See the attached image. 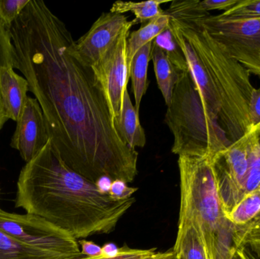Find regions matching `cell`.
I'll return each instance as SVG.
<instances>
[{
    "label": "cell",
    "mask_w": 260,
    "mask_h": 259,
    "mask_svg": "<svg viewBox=\"0 0 260 259\" xmlns=\"http://www.w3.org/2000/svg\"><path fill=\"white\" fill-rule=\"evenodd\" d=\"M165 123L174 135L171 151L178 156L206 153L214 160L232 144L205 108L189 69L176 85Z\"/></svg>",
    "instance_id": "5b68a950"
},
{
    "label": "cell",
    "mask_w": 260,
    "mask_h": 259,
    "mask_svg": "<svg viewBox=\"0 0 260 259\" xmlns=\"http://www.w3.org/2000/svg\"><path fill=\"white\" fill-rule=\"evenodd\" d=\"M219 15L235 21L260 18V0H241L235 7Z\"/></svg>",
    "instance_id": "4316f807"
},
{
    "label": "cell",
    "mask_w": 260,
    "mask_h": 259,
    "mask_svg": "<svg viewBox=\"0 0 260 259\" xmlns=\"http://www.w3.org/2000/svg\"><path fill=\"white\" fill-rule=\"evenodd\" d=\"M153 43L163 49L168 53L170 59L182 71H186L189 69L184 56L177 44L175 38L173 36L169 27H168L166 30H164L160 34H159L153 41Z\"/></svg>",
    "instance_id": "d4e9b609"
},
{
    "label": "cell",
    "mask_w": 260,
    "mask_h": 259,
    "mask_svg": "<svg viewBox=\"0 0 260 259\" xmlns=\"http://www.w3.org/2000/svg\"><path fill=\"white\" fill-rule=\"evenodd\" d=\"M29 90L27 81L14 71L12 67H6L0 71V95L5 115L8 120H19L27 100Z\"/></svg>",
    "instance_id": "4fadbf2b"
},
{
    "label": "cell",
    "mask_w": 260,
    "mask_h": 259,
    "mask_svg": "<svg viewBox=\"0 0 260 259\" xmlns=\"http://www.w3.org/2000/svg\"><path fill=\"white\" fill-rule=\"evenodd\" d=\"M102 256L105 258H113L120 252V248L114 243H108L102 247Z\"/></svg>",
    "instance_id": "d6a6232c"
},
{
    "label": "cell",
    "mask_w": 260,
    "mask_h": 259,
    "mask_svg": "<svg viewBox=\"0 0 260 259\" xmlns=\"http://www.w3.org/2000/svg\"><path fill=\"white\" fill-rule=\"evenodd\" d=\"M0 231L30 247L62 259L83 257L76 239L35 214L9 213L0 208Z\"/></svg>",
    "instance_id": "8992f818"
},
{
    "label": "cell",
    "mask_w": 260,
    "mask_h": 259,
    "mask_svg": "<svg viewBox=\"0 0 260 259\" xmlns=\"http://www.w3.org/2000/svg\"><path fill=\"white\" fill-rule=\"evenodd\" d=\"M177 259H182L180 256H177Z\"/></svg>",
    "instance_id": "8d00e7d4"
},
{
    "label": "cell",
    "mask_w": 260,
    "mask_h": 259,
    "mask_svg": "<svg viewBox=\"0 0 260 259\" xmlns=\"http://www.w3.org/2000/svg\"><path fill=\"white\" fill-rule=\"evenodd\" d=\"M259 61H260V53H259Z\"/></svg>",
    "instance_id": "74e56055"
},
{
    "label": "cell",
    "mask_w": 260,
    "mask_h": 259,
    "mask_svg": "<svg viewBox=\"0 0 260 259\" xmlns=\"http://www.w3.org/2000/svg\"><path fill=\"white\" fill-rule=\"evenodd\" d=\"M173 250L182 259H209L201 233L190 220L179 221Z\"/></svg>",
    "instance_id": "2e32d148"
},
{
    "label": "cell",
    "mask_w": 260,
    "mask_h": 259,
    "mask_svg": "<svg viewBox=\"0 0 260 259\" xmlns=\"http://www.w3.org/2000/svg\"><path fill=\"white\" fill-rule=\"evenodd\" d=\"M259 214L260 188L247 195L227 217L235 225H245Z\"/></svg>",
    "instance_id": "7402d4cb"
},
{
    "label": "cell",
    "mask_w": 260,
    "mask_h": 259,
    "mask_svg": "<svg viewBox=\"0 0 260 259\" xmlns=\"http://www.w3.org/2000/svg\"><path fill=\"white\" fill-rule=\"evenodd\" d=\"M152 41L145 44L135 54L129 68V76L131 78L132 88L135 98V108L139 113V106L144 94L148 89V68L151 60Z\"/></svg>",
    "instance_id": "ac0fdd59"
},
{
    "label": "cell",
    "mask_w": 260,
    "mask_h": 259,
    "mask_svg": "<svg viewBox=\"0 0 260 259\" xmlns=\"http://www.w3.org/2000/svg\"><path fill=\"white\" fill-rule=\"evenodd\" d=\"M250 138L251 131L213 160L218 194L226 216L244 198L250 164Z\"/></svg>",
    "instance_id": "ba28073f"
},
{
    "label": "cell",
    "mask_w": 260,
    "mask_h": 259,
    "mask_svg": "<svg viewBox=\"0 0 260 259\" xmlns=\"http://www.w3.org/2000/svg\"><path fill=\"white\" fill-rule=\"evenodd\" d=\"M45 118L38 100L27 97L11 141L26 163L31 161L50 141Z\"/></svg>",
    "instance_id": "8fae6325"
},
{
    "label": "cell",
    "mask_w": 260,
    "mask_h": 259,
    "mask_svg": "<svg viewBox=\"0 0 260 259\" xmlns=\"http://www.w3.org/2000/svg\"><path fill=\"white\" fill-rule=\"evenodd\" d=\"M199 0L173 1L165 11L203 60L220 107L219 125L230 142L252 130L249 105L255 88L250 73L212 38L198 19Z\"/></svg>",
    "instance_id": "3957f363"
},
{
    "label": "cell",
    "mask_w": 260,
    "mask_h": 259,
    "mask_svg": "<svg viewBox=\"0 0 260 259\" xmlns=\"http://www.w3.org/2000/svg\"><path fill=\"white\" fill-rule=\"evenodd\" d=\"M6 29L14 68L41 106L55 155L94 183L102 177L133 182L138 152L119 135L103 90L76 56L63 21L44 1L30 0Z\"/></svg>",
    "instance_id": "6da1fadb"
},
{
    "label": "cell",
    "mask_w": 260,
    "mask_h": 259,
    "mask_svg": "<svg viewBox=\"0 0 260 259\" xmlns=\"http://www.w3.org/2000/svg\"><path fill=\"white\" fill-rule=\"evenodd\" d=\"M81 247H82V255L86 257H98L102 255V246L96 244L94 242L87 241V240H80L79 241Z\"/></svg>",
    "instance_id": "1f68e13d"
},
{
    "label": "cell",
    "mask_w": 260,
    "mask_h": 259,
    "mask_svg": "<svg viewBox=\"0 0 260 259\" xmlns=\"http://www.w3.org/2000/svg\"><path fill=\"white\" fill-rule=\"evenodd\" d=\"M168 27L184 56L189 72L195 82L205 108L217 121H219V103L207 70L200 55L171 20Z\"/></svg>",
    "instance_id": "7c38bea8"
},
{
    "label": "cell",
    "mask_w": 260,
    "mask_h": 259,
    "mask_svg": "<svg viewBox=\"0 0 260 259\" xmlns=\"http://www.w3.org/2000/svg\"><path fill=\"white\" fill-rule=\"evenodd\" d=\"M78 259H177L173 249L167 252H157L155 248L151 249H130L127 246L120 248V252L113 258H105L102 255L98 257H82Z\"/></svg>",
    "instance_id": "484cf974"
},
{
    "label": "cell",
    "mask_w": 260,
    "mask_h": 259,
    "mask_svg": "<svg viewBox=\"0 0 260 259\" xmlns=\"http://www.w3.org/2000/svg\"><path fill=\"white\" fill-rule=\"evenodd\" d=\"M0 259H62L24 244L0 231Z\"/></svg>",
    "instance_id": "ffe728a7"
},
{
    "label": "cell",
    "mask_w": 260,
    "mask_h": 259,
    "mask_svg": "<svg viewBox=\"0 0 260 259\" xmlns=\"http://www.w3.org/2000/svg\"><path fill=\"white\" fill-rule=\"evenodd\" d=\"M241 0H204L200 1V8L205 12L212 10H222L227 12L235 7Z\"/></svg>",
    "instance_id": "f546056e"
},
{
    "label": "cell",
    "mask_w": 260,
    "mask_h": 259,
    "mask_svg": "<svg viewBox=\"0 0 260 259\" xmlns=\"http://www.w3.org/2000/svg\"><path fill=\"white\" fill-rule=\"evenodd\" d=\"M260 188V140L255 129L251 130L250 144V164L244 186V197Z\"/></svg>",
    "instance_id": "603a6c76"
},
{
    "label": "cell",
    "mask_w": 260,
    "mask_h": 259,
    "mask_svg": "<svg viewBox=\"0 0 260 259\" xmlns=\"http://www.w3.org/2000/svg\"><path fill=\"white\" fill-rule=\"evenodd\" d=\"M114 125L121 139L132 149L143 147L146 144V137L139 122V113L132 103L127 90L123 94L121 116Z\"/></svg>",
    "instance_id": "9a60e30c"
},
{
    "label": "cell",
    "mask_w": 260,
    "mask_h": 259,
    "mask_svg": "<svg viewBox=\"0 0 260 259\" xmlns=\"http://www.w3.org/2000/svg\"><path fill=\"white\" fill-rule=\"evenodd\" d=\"M229 259H243V258L240 252H238V249H236L234 251L233 253L232 254Z\"/></svg>",
    "instance_id": "e575fe53"
},
{
    "label": "cell",
    "mask_w": 260,
    "mask_h": 259,
    "mask_svg": "<svg viewBox=\"0 0 260 259\" xmlns=\"http://www.w3.org/2000/svg\"><path fill=\"white\" fill-rule=\"evenodd\" d=\"M124 14L105 12L85 35L75 42L76 56L86 66L91 68L115 42L120 33L134 25Z\"/></svg>",
    "instance_id": "30bf717a"
},
{
    "label": "cell",
    "mask_w": 260,
    "mask_h": 259,
    "mask_svg": "<svg viewBox=\"0 0 260 259\" xmlns=\"http://www.w3.org/2000/svg\"><path fill=\"white\" fill-rule=\"evenodd\" d=\"M136 202L114 200L67 167L51 141L21 169L15 207L48 220L75 239L108 234Z\"/></svg>",
    "instance_id": "7a4b0ae2"
},
{
    "label": "cell",
    "mask_w": 260,
    "mask_h": 259,
    "mask_svg": "<svg viewBox=\"0 0 260 259\" xmlns=\"http://www.w3.org/2000/svg\"><path fill=\"white\" fill-rule=\"evenodd\" d=\"M137 188H132L124 181L114 180L111 184L109 196L114 200H125L132 198V196L137 191Z\"/></svg>",
    "instance_id": "f1b7e54d"
},
{
    "label": "cell",
    "mask_w": 260,
    "mask_h": 259,
    "mask_svg": "<svg viewBox=\"0 0 260 259\" xmlns=\"http://www.w3.org/2000/svg\"><path fill=\"white\" fill-rule=\"evenodd\" d=\"M170 16L163 11L160 15L152 18L139 30L129 33L126 44V63L128 68L138 50L148 43L154 41L169 25Z\"/></svg>",
    "instance_id": "e0dca14e"
},
{
    "label": "cell",
    "mask_w": 260,
    "mask_h": 259,
    "mask_svg": "<svg viewBox=\"0 0 260 259\" xmlns=\"http://www.w3.org/2000/svg\"><path fill=\"white\" fill-rule=\"evenodd\" d=\"M130 29L131 27L125 29L105 54L91 66L103 90L114 123L121 116L123 94L127 90L129 79L126 63V44Z\"/></svg>",
    "instance_id": "9c48e42d"
},
{
    "label": "cell",
    "mask_w": 260,
    "mask_h": 259,
    "mask_svg": "<svg viewBox=\"0 0 260 259\" xmlns=\"http://www.w3.org/2000/svg\"><path fill=\"white\" fill-rule=\"evenodd\" d=\"M236 234L237 249L243 259H260V214L247 225H236Z\"/></svg>",
    "instance_id": "d6986e66"
},
{
    "label": "cell",
    "mask_w": 260,
    "mask_h": 259,
    "mask_svg": "<svg viewBox=\"0 0 260 259\" xmlns=\"http://www.w3.org/2000/svg\"><path fill=\"white\" fill-rule=\"evenodd\" d=\"M113 180L108 177H102L95 182L96 187L102 194H109Z\"/></svg>",
    "instance_id": "836d02e7"
},
{
    "label": "cell",
    "mask_w": 260,
    "mask_h": 259,
    "mask_svg": "<svg viewBox=\"0 0 260 259\" xmlns=\"http://www.w3.org/2000/svg\"><path fill=\"white\" fill-rule=\"evenodd\" d=\"M151 59L154 64L157 86L163 95L165 103L169 106L176 85L186 71H182L170 59L168 53L152 41Z\"/></svg>",
    "instance_id": "5bb4252c"
},
{
    "label": "cell",
    "mask_w": 260,
    "mask_h": 259,
    "mask_svg": "<svg viewBox=\"0 0 260 259\" xmlns=\"http://www.w3.org/2000/svg\"><path fill=\"white\" fill-rule=\"evenodd\" d=\"M165 3H168V1L151 0L140 3L117 1L113 4L110 12L119 14L132 12L136 16L133 20L135 24L137 23L144 24L161 14L164 10L160 9V6Z\"/></svg>",
    "instance_id": "44dd1931"
},
{
    "label": "cell",
    "mask_w": 260,
    "mask_h": 259,
    "mask_svg": "<svg viewBox=\"0 0 260 259\" xmlns=\"http://www.w3.org/2000/svg\"><path fill=\"white\" fill-rule=\"evenodd\" d=\"M198 19L234 59L260 78V18L235 21L202 11Z\"/></svg>",
    "instance_id": "52a82bcc"
},
{
    "label": "cell",
    "mask_w": 260,
    "mask_h": 259,
    "mask_svg": "<svg viewBox=\"0 0 260 259\" xmlns=\"http://www.w3.org/2000/svg\"><path fill=\"white\" fill-rule=\"evenodd\" d=\"M30 0H0V21L7 28L17 19Z\"/></svg>",
    "instance_id": "83f0119b"
},
{
    "label": "cell",
    "mask_w": 260,
    "mask_h": 259,
    "mask_svg": "<svg viewBox=\"0 0 260 259\" xmlns=\"http://www.w3.org/2000/svg\"><path fill=\"white\" fill-rule=\"evenodd\" d=\"M14 48L6 27L0 21V71L6 67L14 68ZM0 95V131L8 121Z\"/></svg>",
    "instance_id": "cb8c5ba5"
},
{
    "label": "cell",
    "mask_w": 260,
    "mask_h": 259,
    "mask_svg": "<svg viewBox=\"0 0 260 259\" xmlns=\"http://www.w3.org/2000/svg\"><path fill=\"white\" fill-rule=\"evenodd\" d=\"M179 221L190 220L201 233L209 259H229L237 249L236 225L224 213L209 154L179 155Z\"/></svg>",
    "instance_id": "277c9868"
},
{
    "label": "cell",
    "mask_w": 260,
    "mask_h": 259,
    "mask_svg": "<svg viewBox=\"0 0 260 259\" xmlns=\"http://www.w3.org/2000/svg\"><path fill=\"white\" fill-rule=\"evenodd\" d=\"M255 129H256V132H257L258 136H259L260 140V124L257 126V127L255 128Z\"/></svg>",
    "instance_id": "d590c367"
},
{
    "label": "cell",
    "mask_w": 260,
    "mask_h": 259,
    "mask_svg": "<svg viewBox=\"0 0 260 259\" xmlns=\"http://www.w3.org/2000/svg\"><path fill=\"white\" fill-rule=\"evenodd\" d=\"M249 117L252 129L260 124V86L255 88L249 105Z\"/></svg>",
    "instance_id": "4dcf8cb0"
}]
</instances>
